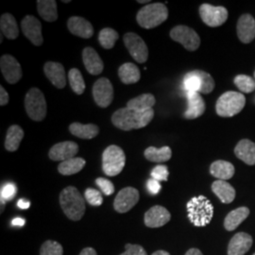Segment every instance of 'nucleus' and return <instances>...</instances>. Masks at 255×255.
Returning <instances> with one entry per match:
<instances>
[{
	"mask_svg": "<svg viewBox=\"0 0 255 255\" xmlns=\"http://www.w3.org/2000/svg\"><path fill=\"white\" fill-rule=\"evenodd\" d=\"M79 152V146L72 141H64L52 146L48 152V156L52 161L64 162L75 158Z\"/></svg>",
	"mask_w": 255,
	"mask_h": 255,
	"instance_id": "2eb2a0df",
	"label": "nucleus"
},
{
	"mask_svg": "<svg viewBox=\"0 0 255 255\" xmlns=\"http://www.w3.org/2000/svg\"><path fill=\"white\" fill-rule=\"evenodd\" d=\"M155 103L156 100L152 94H143L128 101L126 107L139 112H146L148 110L152 109Z\"/></svg>",
	"mask_w": 255,
	"mask_h": 255,
	"instance_id": "473e14b6",
	"label": "nucleus"
},
{
	"mask_svg": "<svg viewBox=\"0 0 255 255\" xmlns=\"http://www.w3.org/2000/svg\"><path fill=\"white\" fill-rule=\"evenodd\" d=\"M119 255H147L145 249L140 245H132L126 244L125 245V253Z\"/></svg>",
	"mask_w": 255,
	"mask_h": 255,
	"instance_id": "a18cd8bd",
	"label": "nucleus"
},
{
	"mask_svg": "<svg viewBox=\"0 0 255 255\" xmlns=\"http://www.w3.org/2000/svg\"><path fill=\"white\" fill-rule=\"evenodd\" d=\"M187 110L184 112L183 117L186 119H196L202 116L206 110L205 102L200 93L189 92L186 95Z\"/></svg>",
	"mask_w": 255,
	"mask_h": 255,
	"instance_id": "a211bd4d",
	"label": "nucleus"
},
{
	"mask_svg": "<svg viewBox=\"0 0 255 255\" xmlns=\"http://www.w3.org/2000/svg\"><path fill=\"white\" fill-rule=\"evenodd\" d=\"M17 188L13 183H7L1 188V200L10 201L16 195Z\"/></svg>",
	"mask_w": 255,
	"mask_h": 255,
	"instance_id": "c03bdc74",
	"label": "nucleus"
},
{
	"mask_svg": "<svg viewBox=\"0 0 255 255\" xmlns=\"http://www.w3.org/2000/svg\"><path fill=\"white\" fill-rule=\"evenodd\" d=\"M119 38L118 31L111 27L102 28L99 34L100 44L105 49H112L116 45V42L119 40Z\"/></svg>",
	"mask_w": 255,
	"mask_h": 255,
	"instance_id": "f704fd0d",
	"label": "nucleus"
},
{
	"mask_svg": "<svg viewBox=\"0 0 255 255\" xmlns=\"http://www.w3.org/2000/svg\"><path fill=\"white\" fill-rule=\"evenodd\" d=\"M24 138V130L18 125H11L7 130L5 148L8 151H15L18 149L22 139Z\"/></svg>",
	"mask_w": 255,
	"mask_h": 255,
	"instance_id": "c756f323",
	"label": "nucleus"
},
{
	"mask_svg": "<svg viewBox=\"0 0 255 255\" xmlns=\"http://www.w3.org/2000/svg\"><path fill=\"white\" fill-rule=\"evenodd\" d=\"M139 191L133 187H126L119 191L115 202L114 208L120 214L127 213L132 209L139 201Z\"/></svg>",
	"mask_w": 255,
	"mask_h": 255,
	"instance_id": "f8f14e48",
	"label": "nucleus"
},
{
	"mask_svg": "<svg viewBox=\"0 0 255 255\" xmlns=\"http://www.w3.org/2000/svg\"><path fill=\"white\" fill-rule=\"evenodd\" d=\"M183 87L187 93L197 92V93L201 94L202 83H201V76L199 73V70H194L191 72H188L184 76Z\"/></svg>",
	"mask_w": 255,
	"mask_h": 255,
	"instance_id": "c9c22d12",
	"label": "nucleus"
},
{
	"mask_svg": "<svg viewBox=\"0 0 255 255\" xmlns=\"http://www.w3.org/2000/svg\"><path fill=\"white\" fill-rule=\"evenodd\" d=\"M82 61L86 70L91 75H100L104 69V64L100 55L91 46H87L83 49Z\"/></svg>",
	"mask_w": 255,
	"mask_h": 255,
	"instance_id": "aec40b11",
	"label": "nucleus"
},
{
	"mask_svg": "<svg viewBox=\"0 0 255 255\" xmlns=\"http://www.w3.org/2000/svg\"><path fill=\"white\" fill-rule=\"evenodd\" d=\"M84 197L85 200L92 206H101L103 203V198L101 192L94 188H87L84 193Z\"/></svg>",
	"mask_w": 255,
	"mask_h": 255,
	"instance_id": "a19ab883",
	"label": "nucleus"
},
{
	"mask_svg": "<svg viewBox=\"0 0 255 255\" xmlns=\"http://www.w3.org/2000/svg\"><path fill=\"white\" fill-rule=\"evenodd\" d=\"M234 82L237 88L243 93L249 94L255 90V80L250 76L238 75L235 78Z\"/></svg>",
	"mask_w": 255,
	"mask_h": 255,
	"instance_id": "4c0bfd02",
	"label": "nucleus"
},
{
	"mask_svg": "<svg viewBox=\"0 0 255 255\" xmlns=\"http://www.w3.org/2000/svg\"><path fill=\"white\" fill-rule=\"evenodd\" d=\"M25 109L29 119L43 121L46 117V101L44 94L38 88H31L25 97Z\"/></svg>",
	"mask_w": 255,
	"mask_h": 255,
	"instance_id": "0eeeda50",
	"label": "nucleus"
},
{
	"mask_svg": "<svg viewBox=\"0 0 255 255\" xmlns=\"http://www.w3.org/2000/svg\"><path fill=\"white\" fill-rule=\"evenodd\" d=\"M67 27L72 34L83 39H89L94 34V27L91 23L80 16H72L68 19Z\"/></svg>",
	"mask_w": 255,
	"mask_h": 255,
	"instance_id": "412c9836",
	"label": "nucleus"
},
{
	"mask_svg": "<svg viewBox=\"0 0 255 255\" xmlns=\"http://www.w3.org/2000/svg\"><path fill=\"white\" fill-rule=\"evenodd\" d=\"M137 2H138V3H141V4H142V3H148L149 1H147V0H144V1H142V0H138Z\"/></svg>",
	"mask_w": 255,
	"mask_h": 255,
	"instance_id": "5fc2aeb1",
	"label": "nucleus"
},
{
	"mask_svg": "<svg viewBox=\"0 0 255 255\" xmlns=\"http://www.w3.org/2000/svg\"><path fill=\"white\" fill-rule=\"evenodd\" d=\"M212 190L223 203H231L236 198L235 188L226 181L218 180L213 182Z\"/></svg>",
	"mask_w": 255,
	"mask_h": 255,
	"instance_id": "b1692460",
	"label": "nucleus"
},
{
	"mask_svg": "<svg viewBox=\"0 0 255 255\" xmlns=\"http://www.w3.org/2000/svg\"><path fill=\"white\" fill-rule=\"evenodd\" d=\"M146 187L147 190L151 195H157L160 190H161V184L158 181H156L154 179H149L146 182Z\"/></svg>",
	"mask_w": 255,
	"mask_h": 255,
	"instance_id": "49530a36",
	"label": "nucleus"
},
{
	"mask_svg": "<svg viewBox=\"0 0 255 255\" xmlns=\"http://www.w3.org/2000/svg\"><path fill=\"white\" fill-rule=\"evenodd\" d=\"M93 97L100 107L107 108L114 100V87L110 80L101 78L95 82L93 85Z\"/></svg>",
	"mask_w": 255,
	"mask_h": 255,
	"instance_id": "9b49d317",
	"label": "nucleus"
},
{
	"mask_svg": "<svg viewBox=\"0 0 255 255\" xmlns=\"http://www.w3.org/2000/svg\"><path fill=\"white\" fill-rule=\"evenodd\" d=\"M185 255H203L200 250L198 249H190Z\"/></svg>",
	"mask_w": 255,
	"mask_h": 255,
	"instance_id": "603ef678",
	"label": "nucleus"
},
{
	"mask_svg": "<svg viewBox=\"0 0 255 255\" xmlns=\"http://www.w3.org/2000/svg\"><path fill=\"white\" fill-rule=\"evenodd\" d=\"M235 154L237 158L243 161L245 164L249 165H255V144L251 140L243 139L239 141L236 148H235Z\"/></svg>",
	"mask_w": 255,
	"mask_h": 255,
	"instance_id": "5701e85b",
	"label": "nucleus"
},
{
	"mask_svg": "<svg viewBox=\"0 0 255 255\" xmlns=\"http://www.w3.org/2000/svg\"><path fill=\"white\" fill-rule=\"evenodd\" d=\"M188 219L196 227H204L208 225L214 216V206L204 196L192 198L187 202Z\"/></svg>",
	"mask_w": 255,
	"mask_h": 255,
	"instance_id": "7ed1b4c3",
	"label": "nucleus"
},
{
	"mask_svg": "<svg viewBox=\"0 0 255 255\" xmlns=\"http://www.w3.org/2000/svg\"><path fill=\"white\" fill-rule=\"evenodd\" d=\"M96 183L101 188L102 193H104L106 196H111L115 193V185L110 180L104 178H98L96 180Z\"/></svg>",
	"mask_w": 255,
	"mask_h": 255,
	"instance_id": "37998d69",
	"label": "nucleus"
},
{
	"mask_svg": "<svg viewBox=\"0 0 255 255\" xmlns=\"http://www.w3.org/2000/svg\"><path fill=\"white\" fill-rule=\"evenodd\" d=\"M154 118L153 109L139 112L129 108H121L114 113L112 123L122 130H131L147 126Z\"/></svg>",
	"mask_w": 255,
	"mask_h": 255,
	"instance_id": "f257e3e1",
	"label": "nucleus"
},
{
	"mask_svg": "<svg viewBox=\"0 0 255 255\" xmlns=\"http://www.w3.org/2000/svg\"><path fill=\"white\" fill-rule=\"evenodd\" d=\"M9 102V94L4 89V87L0 86V105L5 106Z\"/></svg>",
	"mask_w": 255,
	"mask_h": 255,
	"instance_id": "de8ad7c7",
	"label": "nucleus"
},
{
	"mask_svg": "<svg viewBox=\"0 0 255 255\" xmlns=\"http://www.w3.org/2000/svg\"><path fill=\"white\" fill-rule=\"evenodd\" d=\"M0 68L3 77L9 84L18 82L22 78V68L17 60L11 55H3L0 59Z\"/></svg>",
	"mask_w": 255,
	"mask_h": 255,
	"instance_id": "ddd939ff",
	"label": "nucleus"
},
{
	"mask_svg": "<svg viewBox=\"0 0 255 255\" xmlns=\"http://www.w3.org/2000/svg\"><path fill=\"white\" fill-rule=\"evenodd\" d=\"M60 204L65 216L73 221L82 219L85 213V201L74 186H67L60 194Z\"/></svg>",
	"mask_w": 255,
	"mask_h": 255,
	"instance_id": "f03ea898",
	"label": "nucleus"
},
{
	"mask_svg": "<svg viewBox=\"0 0 255 255\" xmlns=\"http://www.w3.org/2000/svg\"></svg>",
	"mask_w": 255,
	"mask_h": 255,
	"instance_id": "4d7b16f0",
	"label": "nucleus"
},
{
	"mask_svg": "<svg viewBox=\"0 0 255 255\" xmlns=\"http://www.w3.org/2000/svg\"><path fill=\"white\" fill-rule=\"evenodd\" d=\"M0 28L4 36L9 40H14L18 37L19 28L16 20L10 13H4L0 18Z\"/></svg>",
	"mask_w": 255,
	"mask_h": 255,
	"instance_id": "cd10ccee",
	"label": "nucleus"
},
{
	"mask_svg": "<svg viewBox=\"0 0 255 255\" xmlns=\"http://www.w3.org/2000/svg\"><path fill=\"white\" fill-rule=\"evenodd\" d=\"M253 246V237L246 233H238L229 243L228 255H244Z\"/></svg>",
	"mask_w": 255,
	"mask_h": 255,
	"instance_id": "4be33fe9",
	"label": "nucleus"
},
{
	"mask_svg": "<svg viewBox=\"0 0 255 255\" xmlns=\"http://www.w3.org/2000/svg\"><path fill=\"white\" fill-rule=\"evenodd\" d=\"M69 131L81 139H93L100 133V128L95 124H82L74 122L69 126Z\"/></svg>",
	"mask_w": 255,
	"mask_h": 255,
	"instance_id": "393cba45",
	"label": "nucleus"
},
{
	"mask_svg": "<svg viewBox=\"0 0 255 255\" xmlns=\"http://www.w3.org/2000/svg\"><path fill=\"white\" fill-rule=\"evenodd\" d=\"M175 42L180 43L188 51H195L201 46V38L199 34L187 26H177L169 33Z\"/></svg>",
	"mask_w": 255,
	"mask_h": 255,
	"instance_id": "6e6552de",
	"label": "nucleus"
},
{
	"mask_svg": "<svg viewBox=\"0 0 255 255\" xmlns=\"http://www.w3.org/2000/svg\"><path fill=\"white\" fill-rule=\"evenodd\" d=\"M199 73L201 76V83H202L201 94H210V93H212L213 90L215 89V86H216V83H215L213 77L210 74L204 72L202 70H199Z\"/></svg>",
	"mask_w": 255,
	"mask_h": 255,
	"instance_id": "ea45409f",
	"label": "nucleus"
},
{
	"mask_svg": "<svg viewBox=\"0 0 255 255\" xmlns=\"http://www.w3.org/2000/svg\"><path fill=\"white\" fill-rule=\"evenodd\" d=\"M80 255H97V252L95 251V249L93 248H85L82 251V253L80 254Z\"/></svg>",
	"mask_w": 255,
	"mask_h": 255,
	"instance_id": "8fccbe9b",
	"label": "nucleus"
},
{
	"mask_svg": "<svg viewBox=\"0 0 255 255\" xmlns=\"http://www.w3.org/2000/svg\"><path fill=\"white\" fill-rule=\"evenodd\" d=\"M64 248L54 240H47L40 249V255H63Z\"/></svg>",
	"mask_w": 255,
	"mask_h": 255,
	"instance_id": "58836bf2",
	"label": "nucleus"
},
{
	"mask_svg": "<svg viewBox=\"0 0 255 255\" xmlns=\"http://www.w3.org/2000/svg\"><path fill=\"white\" fill-rule=\"evenodd\" d=\"M210 173L219 180L226 181L235 175V166L227 161L219 160L211 164Z\"/></svg>",
	"mask_w": 255,
	"mask_h": 255,
	"instance_id": "a878e982",
	"label": "nucleus"
},
{
	"mask_svg": "<svg viewBox=\"0 0 255 255\" xmlns=\"http://www.w3.org/2000/svg\"><path fill=\"white\" fill-rule=\"evenodd\" d=\"M85 164L86 162L84 159L75 157L59 164L58 171L64 176H70L82 171V168L85 166Z\"/></svg>",
	"mask_w": 255,
	"mask_h": 255,
	"instance_id": "72a5a7b5",
	"label": "nucleus"
},
{
	"mask_svg": "<svg viewBox=\"0 0 255 255\" xmlns=\"http://www.w3.org/2000/svg\"><path fill=\"white\" fill-rule=\"evenodd\" d=\"M144 155L146 160L153 163H164L167 162L172 157V150L169 146H163L161 148H157L155 146L147 147Z\"/></svg>",
	"mask_w": 255,
	"mask_h": 255,
	"instance_id": "2f4dec72",
	"label": "nucleus"
},
{
	"mask_svg": "<svg viewBox=\"0 0 255 255\" xmlns=\"http://www.w3.org/2000/svg\"><path fill=\"white\" fill-rule=\"evenodd\" d=\"M68 81L74 93L77 95H82L85 90V82L82 73L79 69L72 68L68 73Z\"/></svg>",
	"mask_w": 255,
	"mask_h": 255,
	"instance_id": "e433bc0d",
	"label": "nucleus"
},
{
	"mask_svg": "<svg viewBox=\"0 0 255 255\" xmlns=\"http://www.w3.org/2000/svg\"><path fill=\"white\" fill-rule=\"evenodd\" d=\"M25 224V219H21V218H16L11 221V225L12 226H24Z\"/></svg>",
	"mask_w": 255,
	"mask_h": 255,
	"instance_id": "3c124183",
	"label": "nucleus"
},
{
	"mask_svg": "<svg viewBox=\"0 0 255 255\" xmlns=\"http://www.w3.org/2000/svg\"><path fill=\"white\" fill-rule=\"evenodd\" d=\"M168 17V9L163 3L148 4L138 11L136 21L140 27L154 28L163 24Z\"/></svg>",
	"mask_w": 255,
	"mask_h": 255,
	"instance_id": "20e7f679",
	"label": "nucleus"
},
{
	"mask_svg": "<svg viewBox=\"0 0 255 255\" xmlns=\"http://www.w3.org/2000/svg\"><path fill=\"white\" fill-rule=\"evenodd\" d=\"M37 10L46 22H54L58 19L57 2L54 0H38Z\"/></svg>",
	"mask_w": 255,
	"mask_h": 255,
	"instance_id": "c85d7f7f",
	"label": "nucleus"
},
{
	"mask_svg": "<svg viewBox=\"0 0 255 255\" xmlns=\"http://www.w3.org/2000/svg\"><path fill=\"white\" fill-rule=\"evenodd\" d=\"M21 29L23 34L34 45L41 46L44 42L42 35V24L32 15H27L21 22Z\"/></svg>",
	"mask_w": 255,
	"mask_h": 255,
	"instance_id": "4468645a",
	"label": "nucleus"
},
{
	"mask_svg": "<svg viewBox=\"0 0 255 255\" xmlns=\"http://www.w3.org/2000/svg\"><path fill=\"white\" fill-rule=\"evenodd\" d=\"M119 76L123 83L133 84L140 81L141 72L135 64L132 63H126L119 67Z\"/></svg>",
	"mask_w": 255,
	"mask_h": 255,
	"instance_id": "bb28decb",
	"label": "nucleus"
},
{
	"mask_svg": "<svg viewBox=\"0 0 255 255\" xmlns=\"http://www.w3.org/2000/svg\"><path fill=\"white\" fill-rule=\"evenodd\" d=\"M250 210L247 207H239L229 213L224 220V227L227 231H234L249 217Z\"/></svg>",
	"mask_w": 255,
	"mask_h": 255,
	"instance_id": "7c9ffc66",
	"label": "nucleus"
},
{
	"mask_svg": "<svg viewBox=\"0 0 255 255\" xmlns=\"http://www.w3.org/2000/svg\"><path fill=\"white\" fill-rule=\"evenodd\" d=\"M237 36L244 44L252 43L255 38V18L249 14H243L238 19L237 26Z\"/></svg>",
	"mask_w": 255,
	"mask_h": 255,
	"instance_id": "f3484780",
	"label": "nucleus"
},
{
	"mask_svg": "<svg viewBox=\"0 0 255 255\" xmlns=\"http://www.w3.org/2000/svg\"><path fill=\"white\" fill-rule=\"evenodd\" d=\"M46 78L58 89H63L66 85V76L64 65L60 63L47 62L44 66Z\"/></svg>",
	"mask_w": 255,
	"mask_h": 255,
	"instance_id": "6ab92c4d",
	"label": "nucleus"
},
{
	"mask_svg": "<svg viewBox=\"0 0 255 255\" xmlns=\"http://www.w3.org/2000/svg\"><path fill=\"white\" fill-rule=\"evenodd\" d=\"M246 104V98L238 92L229 91L219 97L216 104L217 114L221 118H232L239 114Z\"/></svg>",
	"mask_w": 255,
	"mask_h": 255,
	"instance_id": "39448f33",
	"label": "nucleus"
},
{
	"mask_svg": "<svg viewBox=\"0 0 255 255\" xmlns=\"http://www.w3.org/2000/svg\"><path fill=\"white\" fill-rule=\"evenodd\" d=\"M200 15L203 23L208 27H220L228 19V10L222 6L202 4L200 7Z\"/></svg>",
	"mask_w": 255,
	"mask_h": 255,
	"instance_id": "1a4fd4ad",
	"label": "nucleus"
},
{
	"mask_svg": "<svg viewBox=\"0 0 255 255\" xmlns=\"http://www.w3.org/2000/svg\"><path fill=\"white\" fill-rule=\"evenodd\" d=\"M171 219L170 213L163 206L155 205L145 214V225L148 228L163 227Z\"/></svg>",
	"mask_w": 255,
	"mask_h": 255,
	"instance_id": "dca6fc26",
	"label": "nucleus"
},
{
	"mask_svg": "<svg viewBox=\"0 0 255 255\" xmlns=\"http://www.w3.org/2000/svg\"><path fill=\"white\" fill-rule=\"evenodd\" d=\"M151 255H170L167 252H165V251H157V252H155Z\"/></svg>",
	"mask_w": 255,
	"mask_h": 255,
	"instance_id": "864d4df0",
	"label": "nucleus"
},
{
	"mask_svg": "<svg viewBox=\"0 0 255 255\" xmlns=\"http://www.w3.org/2000/svg\"><path fill=\"white\" fill-rule=\"evenodd\" d=\"M17 205H18V207L20 209H28L29 206H30V203H29V201H28L21 199V200H19L18 202H17Z\"/></svg>",
	"mask_w": 255,
	"mask_h": 255,
	"instance_id": "09e8293b",
	"label": "nucleus"
},
{
	"mask_svg": "<svg viewBox=\"0 0 255 255\" xmlns=\"http://www.w3.org/2000/svg\"></svg>",
	"mask_w": 255,
	"mask_h": 255,
	"instance_id": "6e6d98bb",
	"label": "nucleus"
},
{
	"mask_svg": "<svg viewBox=\"0 0 255 255\" xmlns=\"http://www.w3.org/2000/svg\"><path fill=\"white\" fill-rule=\"evenodd\" d=\"M126 164V155L119 146L112 145L103 151L102 169L109 177H115L121 173Z\"/></svg>",
	"mask_w": 255,
	"mask_h": 255,
	"instance_id": "423d86ee",
	"label": "nucleus"
},
{
	"mask_svg": "<svg viewBox=\"0 0 255 255\" xmlns=\"http://www.w3.org/2000/svg\"><path fill=\"white\" fill-rule=\"evenodd\" d=\"M150 175H151L152 179H154L158 182H163V181L166 182L167 179H168L169 172H168V168H167L166 165L159 164V165L155 166L154 168L152 169Z\"/></svg>",
	"mask_w": 255,
	"mask_h": 255,
	"instance_id": "79ce46f5",
	"label": "nucleus"
},
{
	"mask_svg": "<svg viewBox=\"0 0 255 255\" xmlns=\"http://www.w3.org/2000/svg\"><path fill=\"white\" fill-rule=\"evenodd\" d=\"M123 40L129 54L137 63H146L148 58V49L145 41L134 32H128L123 37Z\"/></svg>",
	"mask_w": 255,
	"mask_h": 255,
	"instance_id": "9d476101",
	"label": "nucleus"
}]
</instances>
